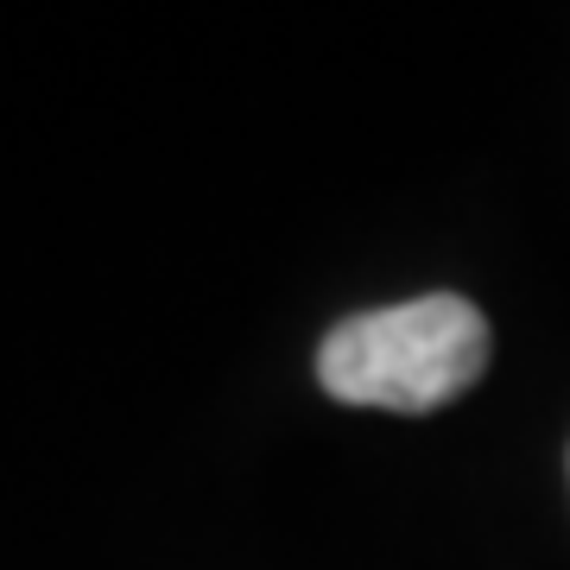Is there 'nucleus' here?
I'll use <instances>...</instances> for the list:
<instances>
[{
  "label": "nucleus",
  "instance_id": "f257e3e1",
  "mask_svg": "<svg viewBox=\"0 0 570 570\" xmlns=\"http://www.w3.org/2000/svg\"><path fill=\"white\" fill-rule=\"evenodd\" d=\"M482 367L489 317L456 292H425L406 305L343 317L317 348V381L330 400L374 412H438L463 400Z\"/></svg>",
  "mask_w": 570,
  "mask_h": 570
}]
</instances>
